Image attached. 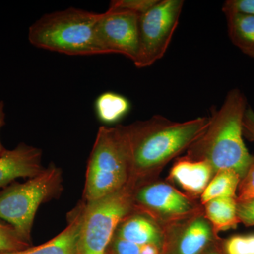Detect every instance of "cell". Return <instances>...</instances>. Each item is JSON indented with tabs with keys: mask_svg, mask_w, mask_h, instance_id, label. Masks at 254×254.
I'll list each match as a JSON object with an SVG mask.
<instances>
[{
	"mask_svg": "<svg viewBox=\"0 0 254 254\" xmlns=\"http://www.w3.org/2000/svg\"><path fill=\"white\" fill-rule=\"evenodd\" d=\"M210 117L177 123L161 115L123 126L130 162L129 183L153 181L172 160L187 150L204 133Z\"/></svg>",
	"mask_w": 254,
	"mask_h": 254,
	"instance_id": "1",
	"label": "cell"
},
{
	"mask_svg": "<svg viewBox=\"0 0 254 254\" xmlns=\"http://www.w3.org/2000/svg\"><path fill=\"white\" fill-rule=\"evenodd\" d=\"M248 107L245 94L238 88L227 93L221 108L211 110L208 128L187 149L186 158L208 162L216 173L235 170L241 179L254 164L243 140L242 122Z\"/></svg>",
	"mask_w": 254,
	"mask_h": 254,
	"instance_id": "2",
	"label": "cell"
},
{
	"mask_svg": "<svg viewBox=\"0 0 254 254\" xmlns=\"http://www.w3.org/2000/svg\"><path fill=\"white\" fill-rule=\"evenodd\" d=\"M131 162L124 127H100L87 165L84 201L100 199L129 183Z\"/></svg>",
	"mask_w": 254,
	"mask_h": 254,
	"instance_id": "3",
	"label": "cell"
},
{
	"mask_svg": "<svg viewBox=\"0 0 254 254\" xmlns=\"http://www.w3.org/2000/svg\"><path fill=\"white\" fill-rule=\"evenodd\" d=\"M98 15L68 8L42 16L28 30L33 46L68 55H98L95 26Z\"/></svg>",
	"mask_w": 254,
	"mask_h": 254,
	"instance_id": "4",
	"label": "cell"
},
{
	"mask_svg": "<svg viewBox=\"0 0 254 254\" xmlns=\"http://www.w3.org/2000/svg\"><path fill=\"white\" fill-rule=\"evenodd\" d=\"M63 182L61 169L50 164L24 183L8 187L0 193V220L11 225L28 242L38 209L61 193Z\"/></svg>",
	"mask_w": 254,
	"mask_h": 254,
	"instance_id": "5",
	"label": "cell"
},
{
	"mask_svg": "<svg viewBox=\"0 0 254 254\" xmlns=\"http://www.w3.org/2000/svg\"><path fill=\"white\" fill-rule=\"evenodd\" d=\"M133 187L85 203L78 254H107L120 222L133 212Z\"/></svg>",
	"mask_w": 254,
	"mask_h": 254,
	"instance_id": "6",
	"label": "cell"
},
{
	"mask_svg": "<svg viewBox=\"0 0 254 254\" xmlns=\"http://www.w3.org/2000/svg\"><path fill=\"white\" fill-rule=\"evenodd\" d=\"M183 0H158L138 20V68L151 66L166 53L178 26Z\"/></svg>",
	"mask_w": 254,
	"mask_h": 254,
	"instance_id": "7",
	"label": "cell"
},
{
	"mask_svg": "<svg viewBox=\"0 0 254 254\" xmlns=\"http://www.w3.org/2000/svg\"><path fill=\"white\" fill-rule=\"evenodd\" d=\"M132 199L133 212L144 214L161 226L170 227L200 214L195 198L166 182L153 180L133 186Z\"/></svg>",
	"mask_w": 254,
	"mask_h": 254,
	"instance_id": "8",
	"label": "cell"
},
{
	"mask_svg": "<svg viewBox=\"0 0 254 254\" xmlns=\"http://www.w3.org/2000/svg\"><path fill=\"white\" fill-rule=\"evenodd\" d=\"M140 16L112 6L99 14L95 26L98 55L120 54L134 61L138 52Z\"/></svg>",
	"mask_w": 254,
	"mask_h": 254,
	"instance_id": "9",
	"label": "cell"
},
{
	"mask_svg": "<svg viewBox=\"0 0 254 254\" xmlns=\"http://www.w3.org/2000/svg\"><path fill=\"white\" fill-rule=\"evenodd\" d=\"M179 231H168L164 254H202L215 243L213 226L203 214L182 223Z\"/></svg>",
	"mask_w": 254,
	"mask_h": 254,
	"instance_id": "10",
	"label": "cell"
},
{
	"mask_svg": "<svg viewBox=\"0 0 254 254\" xmlns=\"http://www.w3.org/2000/svg\"><path fill=\"white\" fill-rule=\"evenodd\" d=\"M42 165V151L24 143L0 157V189L18 178H32L45 170Z\"/></svg>",
	"mask_w": 254,
	"mask_h": 254,
	"instance_id": "11",
	"label": "cell"
},
{
	"mask_svg": "<svg viewBox=\"0 0 254 254\" xmlns=\"http://www.w3.org/2000/svg\"><path fill=\"white\" fill-rule=\"evenodd\" d=\"M115 237L138 245L158 246L165 250L167 229L144 214L133 212L120 222Z\"/></svg>",
	"mask_w": 254,
	"mask_h": 254,
	"instance_id": "12",
	"label": "cell"
},
{
	"mask_svg": "<svg viewBox=\"0 0 254 254\" xmlns=\"http://www.w3.org/2000/svg\"><path fill=\"white\" fill-rule=\"evenodd\" d=\"M211 165L205 160H191L183 157L177 159L168 179L180 185L187 195L195 198L201 195L215 175Z\"/></svg>",
	"mask_w": 254,
	"mask_h": 254,
	"instance_id": "13",
	"label": "cell"
},
{
	"mask_svg": "<svg viewBox=\"0 0 254 254\" xmlns=\"http://www.w3.org/2000/svg\"><path fill=\"white\" fill-rule=\"evenodd\" d=\"M84 207V201L80 203L71 213L66 228L46 243L32 248L0 254H78Z\"/></svg>",
	"mask_w": 254,
	"mask_h": 254,
	"instance_id": "14",
	"label": "cell"
},
{
	"mask_svg": "<svg viewBox=\"0 0 254 254\" xmlns=\"http://www.w3.org/2000/svg\"><path fill=\"white\" fill-rule=\"evenodd\" d=\"M229 38L237 48L254 59V16L243 13H225Z\"/></svg>",
	"mask_w": 254,
	"mask_h": 254,
	"instance_id": "15",
	"label": "cell"
},
{
	"mask_svg": "<svg viewBox=\"0 0 254 254\" xmlns=\"http://www.w3.org/2000/svg\"><path fill=\"white\" fill-rule=\"evenodd\" d=\"M237 198H218L203 205V215L211 224L215 235L221 231L236 228L241 223L237 215Z\"/></svg>",
	"mask_w": 254,
	"mask_h": 254,
	"instance_id": "16",
	"label": "cell"
},
{
	"mask_svg": "<svg viewBox=\"0 0 254 254\" xmlns=\"http://www.w3.org/2000/svg\"><path fill=\"white\" fill-rule=\"evenodd\" d=\"M131 109L130 102L126 97L114 92H105L97 98L95 111L102 123L111 125L120 121Z\"/></svg>",
	"mask_w": 254,
	"mask_h": 254,
	"instance_id": "17",
	"label": "cell"
},
{
	"mask_svg": "<svg viewBox=\"0 0 254 254\" xmlns=\"http://www.w3.org/2000/svg\"><path fill=\"white\" fill-rule=\"evenodd\" d=\"M241 180L240 175L235 170H219L200 195V203L203 205L218 198H237V190Z\"/></svg>",
	"mask_w": 254,
	"mask_h": 254,
	"instance_id": "18",
	"label": "cell"
},
{
	"mask_svg": "<svg viewBox=\"0 0 254 254\" xmlns=\"http://www.w3.org/2000/svg\"><path fill=\"white\" fill-rule=\"evenodd\" d=\"M27 244L14 227L0 220V253L25 250Z\"/></svg>",
	"mask_w": 254,
	"mask_h": 254,
	"instance_id": "19",
	"label": "cell"
},
{
	"mask_svg": "<svg viewBox=\"0 0 254 254\" xmlns=\"http://www.w3.org/2000/svg\"><path fill=\"white\" fill-rule=\"evenodd\" d=\"M224 254H254V234L237 235L222 242Z\"/></svg>",
	"mask_w": 254,
	"mask_h": 254,
	"instance_id": "20",
	"label": "cell"
},
{
	"mask_svg": "<svg viewBox=\"0 0 254 254\" xmlns=\"http://www.w3.org/2000/svg\"><path fill=\"white\" fill-rule=\"evenodd\" d=\"M115 254H164V249L153 245H138L114 236Z\"/></svg>",
	"mask_w": 254,
	"mask_h": 254,
	"instance_id": "21",
	"label": "cell"
},
{
	"mask_svg": "<svg viewBox=\"0 0 254 254\" xmlns=\"http://www.w3.org/2000/svg\"><path fill=\"white\" fill-rule=\"evenodd\" d=\"M158 1V0H114L110 6L142 15L151 9Z\"/></svg>",
	"mask_w": 254,
	"mask_h": 254,
	"instance_id": "22",
	"label": "cell"
},
{
	"mask_svg": "<svg viewBox=\"0 0 254 254\" xmlns=\"http://www.w3.org/2000/svg\"><path fill=\"white\" fill-rule=\"evenodd\" d=\"M237 190V201H243L254 198V164L241 180Z\"/></svg>",
	"mask_w": 254,
	"mask_h": 254,
	"instance_id": "23",
	"label": "cell"
},
{
	"mask_svg": "<svg viewBox=\"0 0 254 254\" xmlns=\"http://www.w3.org/2000/svg\"><path fill=\"white\" fill-rule=\"evenodd\" d=\"M222 10L224 14L237 12L254 16V0H227Z\"/></svg>",
	"mask_w": 254,
	"mask_h": 254,
	"instance_id": "24",
	"label": "cell"
},
{
	"mask_svg": "<svg viewBox=\"0 0 254 254\" xmlns=\"http://www.w3.org/2000/svg\"><path fill=\"white\" fill-rule=\"evenodd\" d=\"M237 210L241 223L247 227L254 226V198L237 201Z\"/></svg>",
	"mask_w": 254,
	"mask_h": 254,
	"instance_id": "25",
	"label": "cell"
},
{
	"mask_svg": "<svg viewBox=\"0 0 254 254\" xmlns=\"http://www.w3.org/2000/svg\"><path fill=\"white\" fill-rule=\"evenodd\" d=\"M242 129L243 136L249 141L254 142V111L249 105L244 115Z\"/></svg>",
	"mask_w": 254,
	"mask_h": 254,
	"instance_id": "26",
	"label": "cell"
},
{
	"mask_svg": "<svg viewBox=\"0 0 254 254\" xmlns=\"http://www.w3.org/2000/svg\"><path fill=\"white\" fill-rule=\"evenodd\" d=\"M5 118H6V114L4 112V103L3 100H1L0 101V131L5 125ZM7 151L8 149L3 145L0 138V157L4 155Z\"/></svg>",
	"mask_w": 254,
	"mask_h": 254,
	"instance_id": "27",
	"label": "cell"
},
{
	"mask_svg": "<svg viewBox=\"0 0 254 254\" xmlns=\"http://www.w3.org/2000/svg\"><path fill=\"white\" fill-rule=\"evenodd\" d=\"M202 254H224L222 248L220 249L217 245V244L214 243L213 245L210 246L208 250H205Z\"/></svg>",
	"mask_w": 254,
	"mask_h": 254,
	"instance_id": "28",
	"label": "cell"
}]
</instances>
